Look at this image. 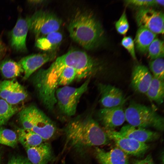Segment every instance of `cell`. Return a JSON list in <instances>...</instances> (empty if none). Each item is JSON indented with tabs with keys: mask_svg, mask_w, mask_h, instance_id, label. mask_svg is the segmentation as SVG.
<instances>
[{
	"mask_svg": "<svg viewBox=\"0 0 164 164\" xmlns=\"http://www.w3.org/2000/svg\"><path fill=\"white\" fill-rule=\"evenodd\" d=\"M2 156V153L1 149L0 147V164H1V161Z\"/></svg>",
	"mask_w": 164,
	"mask_h": 164,
	"instance_id": "e575fe53",
	"label": "cell"
},
{
	"mask_svg": "<svg viewBox=\"0 0 164 164\" xmlns=\"http://www.w3.org/2000/svg\"><path fill=\"white\" fill-rule=\"evenodd\" d=\"M67 29L72 39L87 50L97 47L104 40L103 27L91 12L76 13L70 21Z\"/></svg>",
	"mask_w": 164,
	"mask_h": 164,
	"instance_id": "3957f363",
	"label": "cell"
},
{
	"mask_svg": "<svg viewBox=\"0 0 164 164\" xmlns=\"http://www.w3.org/2000/svg\"><path fill=\"white\" fill-rule=\"evenodd\" d=\"M18 118L23 128L34 132L44 141L50 139L56 132L55 124L34 105H30L21 109L18 113Z\"/></svg>",
	"mask_w": 164,
	"mask_h": 164,
	"instance_id": "277c9868",
	"label": "cell"
},
{
	"mask_svg": "<svg viewBox=\"0 0 164 164\" xmlns=\"http://www.w3.org/2000/svg\"><path fill=\"white\" fill-rule=\"evenodd\" d=\"M135 19L139 27L145 28L157 34L164 33V14L149 8H141L137 12Z\"/></svg>",
	"mask_w": 164,
	"mask_h": 164,
	"instance_id": "ba28073f",
	"label": "cell"
},
{
	"mask_svg": "<svg viewBox=\"0 0 164 164\" xmlns=\"http://www.w3.org/2000/svg\"><path fill=\"white\" fill-rule=\"evenodd\" d=\"M55 52L31 55L22 58L19 62L23 70L24 80H26L38 69L55 57Z\"/></svg>",
	"mask_w": 164,
	"mask_h": 164,
	"instance_id": "7c38bea8",
	"label": "cell"
},
{
	"mask_svg": "<svg viewBox=\"0 0 164 164\" xmlns=\"http://www.w3.org/2000/svg\"><path fill=\"white\" fill-rule=\"evenodd\" d=\"M7 50V48L5 44L0 39V59L5 54Z\"/></svg>",
	"mask_w": 164,
	"mask_h": 164,
	"instance_id": "d6a6232c",
	"label": "cell"
},
{
	"mask_svg": "<svg viewBox=\"0 0 164 164\" xmlns=\"http://www.w3.org/2000/svg\"><path fill=\"white\" fill-rule=\"evenodd\" d=\"M115 27L117 31L121 34L125 35L128 32L129 25L125 11L116 22Z\"/></svg>",
	"mask_w": 164,
	"mask_h": 164,
	"instance_id": "83f0119b",
	"label": "cell"
},
{
	"mask_svg": "<svg viewBox=\"0 0 164 164\" xmlns=\"http://www.w3.org/2000/svg\"><path fill=\"white\" fill-rule=\"evenodd\" d=\"M0 72L2 76L8 79L14 78L24 72L21 64L11 60H6L0 63Z\"/></svg>",
	"mask_w": 164,
	"mask_h": 164,
	"instance_id": "603a6c76",
	"label": "cell"
},
{
	"mask_svg": "<svg viewBox=\"0 0 164 164\" xmlns=\"http://www.w3.org/2000/svg\"><path fill=\"white\" fill-rule=\"evenodd\" d=\"M147 52L149 57L152 60L163 58L164 53L163 41L155 38L149 46Z\"/></svg>",
	"mask_w": 164,
	"mask_h": 164,
	"instance_id": "484cf974",
	"label": "cell"
},
{
	"mask_svg": "<svg viewBox=\"0 0 164 164\" xmlns=\"http://www.w3.org/2000/svg\"><path fill=\"white\" fill-rule=\"evenodd\" d=\"M156 34L145 28L139 27L135 38L137 50L142 53L148 51L149 46L156 38Z\"/></svg>",
	"mask_w": 164,
	"mask_h": 164,
	"instance_id": "ffe728a7",
	"label": "cell"
},
{
	"mask_svg": "<svg viewBox=\"0 0 164 164\" xmlns=\"http://www.w3.org/2000/svg\"><path fill=\"white\" fill-rule=\"evenodd\" d=\"M90 79L89 77L78 87L65 86L57 89L55 92L56 104L63 114L68 116L75 114L81 97L88 89Z\"/></svg>",
	"mask_w": 164,
	"mask_h": 164,
	"instance_id": "8992f818",
	"label": "cell"
},
{
	"mask_svg": "<svg viewBox=\"0 0 164 164\" xmlns=\"http://www.w3.org/2000/svg\"><path fill=\"white\" fill-rule=\"evenodd\" d=\"M17 132L18 140L25 148L39 145L44 141L39 135L29 130L18 128Z\"/></svg>",
	"mask_w": 164,
	"mask_h": 164,
	"instance_id": "44dd1931",
	"label": "cell"
},
{
	"mask_svg": "<svg viewBox=\"0 0 164 164\" xmlns=\"http://www.w3.org/2000/svg\"><path fill=\"white\" fill-rule=\"evenodd\" d=\"M18 141L17 135L14 131L0 127V144L14 148Z\"/></svg>",
	"mask_w": 164,
	"mask_h": 164,
	"instance_id": "d4e9b609",
	"label": "cell"
},
{
	"mask_svg": "<svg viewBox=\"0 0 164 164\" xmlns=\"http://www.w3.org/2000/svg\"><path fill=\"white\" fill-rule=\"evenodd\" d=\"M66 144L81 150L109 143L106 132L91 116L77 117L70 121L65 129Z\"/></svg>",
	"mask_w": 164,
	"mask_h": 164,
	"instance_id": "7a4b0ae2",
	"label": "cell"
},
{
	"mask_svg": "<svg viewBox=\"0 0 164 164\" xmlns=\"http://www.w3.org/2000/svg\"><path fill=\"white\" fill-rule=\"evenodd\" d=\"M95 67L94 59L85 52L71 50L58 57L48 68L36 72L34 81L42 93L53 96L59 86H67L75 80L90 77Z\"/></svg>",
	"mask_w": 164,
	"mask_h": 164,
	"instance_id": "6da1fadb",
	"label": "cell"
},
{
	"mask_svg": "<svg viewBox=\"0 0 164 164\" xmlns=\"http://www.w3.org/2000/svg\"><path fill=\"white\" fill-rule=\"evenodd\" d=\"M149 68L155 78L164 80V65L163 58H159L152 60L149 63Z\"/></svg>",
	"mask_w": 164,
	"mask_h": 164,
	"instance_id": "4316f807",
	"label": "cell"
},
{
	"mask_svg": "<svg viewBox=\"0 0 164 164\" xmlns=\"http://www.w3.org/2000/svg\"><path fill=\"white\" fill-rule=\"evenodd\" d=\"M95 151L101 164H129L127 155L117 147L108 151L97 147Z\"/></svg>",
	"mask_w": 164,
	"mask_h": 164,
	"instance_id": "2e32d148",
	"label": "cell"
},
{
	"mask_svg": "<svg viewBox=\"0 0 164 164\" xmlns=\"http://www.w3.org/2000/svg\"><path fill=\"white\" fill-rule=\"evenodd\" d=\"M47 163H40V164H47Z\"/></svg>",
	"mask_w": 164,
	"mask_h": 164,
	"instance_id": "d590c367",
	"label": "cell"
},
{
	"mask_svg": "<svg viewBox=\"0 0 164 164\" xmlns=\"http://www.w3.org/2000/svg\"><path fill=\"white\" fill-rule=\"evenodd\" d=\"M29 28V18H20L17 20L11 35V46L15 50L26 51V38Z\"/></svg>",
	"mask_w": 164,
	"mask_h": 164,
	"instance_id": "5bb4252c",
	"label": "cell"
},
{
	"mask_svg": "<svg viewBox=\"0 0 164 164\" xmlns=\"http://www.w3.org/2000/svg\"><path fill=\"white\" fill-rule=\"evenodd\" d=\"M42 0H30L29 1V2L32 4H38L43 2Z\"/></svg>",
	"mask_w": 164,
	"mask_h": 164,
	"instance_id": "836d02e7",
	"label": "cell"
},
{
	"mask_svg": "<svg viewBox=\"0 0 164 164\" xmlns=\"http://www.w3.org/2000/svg\"><path fill=\"white\" fill-rule=\"evenodd\" d=\"M145 94L152 101L159 104H162L164 100V80L152 76L150 84Z\"/></svg>",
	"mask_w": 164,
	"mask_h": 164,
	"instance_id": "7402d4cb",
	"label": "cell"
},
{
	"mask_svg": "<svg viewBox=\"0 0 164 164\" xmlns=\"http://www.w3.org/2000/svg\"><path fill=\"white\" fill-rule=\"evenodd\" d=\"M134 164H155L152 155L149 154L144 159L135 161Z\"/></svg>",
	"mask_w": 164,
	"mask_h": 164,
	"instance_id": "1f68e13d",
	"label": "cell"
},
{
	"mask_svg": "<svg viewBox=\"0 0 164 164\" xmlns=\"http://www.w3.org/2000/svg\"><path fill=\"white\" fill-rule=\"evenodd\" d=\"M7 164H32L27 158L20 156H13Z\"/></svg>",
	"mask_w": 164,
	"mask_h": 164,
	"instance_id": "4dcf8cb0",
	"label": "cell"
},
{
	"mask_svg": "<svg viewBox=\"0 0 164 164\" xmlns=\"http://www.w3.org/2000/svg\"><path fill=\"white\" fill-rule=\"evenodd\" d=\"M29 28L36 39L59 31L62 21L54 14L42 10L36 12L29 18Z\"/></svg>",
	"mask_w": 164,
	"mask_h": 164,
	"instance_id": "52a82bcc",
	"label": "cell"
},
{
	"mask_svg": "<svg viewBox=\"0 0 164 164\" xmlns=\"http://www.w3.org/2000/svg\"><path fill=\"white\" fill-rule=\"evenodd\" d=\"M19 111V107L11 105L0 98V127L5 125Z\"/></svg>",
	"mask_w": 164,
	"mask_h": 164,
	"instance_id": "cb8c5ba5",
	"label": "cell"
},
{
	"mask_svg": "<svg viewBox=\"0 0 164 164\" xmlns=\"http://www.w3.org/2000/svg\"><path fill=\"white\" fill-rule=\"evenodd\" d=\"M27 159L32 164L47 163L52 158V150L50 145L43 143L35 146L25 148Z\"/></svg>",
	"mask_w": 164,
	"mask_h": 164,
	"instance_id": "ac0fdd59",
	"label": "cell"
},
{
	"mask_svg": "<svg viewBox=\"0 0 164 164\" xmlns=\"http://www.w3.org/2000/svg\"><path fill=\"white\" fill-rule=\"evenodd\" d=\"M119 132L124 136L145 143L156 140L160 136L157 132L129 124L123 126Z\"/></svg>",
	"mask_w": 164,
	"mask_h": 164,
	"instance_id": "e0dca14e",
	"label": "cell"
},
{
	"mask_svg": "<svg viewBox=\"0 0 164 164\" xmlns=\"http://www.w3.org/2000/svg\"><path fill=\"white\" fill-rule=\"evenodd\" d=\"M99 119L105 129L113 130L121 125L125 120L122 106L103 108L98 113Z\"/></svg>",
	"mask_w": 164,
	"mask_h": 164,
	"instance_id": "4fadbf2b",
	"label": "cell"
},
{
	"mask_svg": "<svg viewBox=\"0 0 164 164\" xmlns=\"http://www.w3.org/2000/svg\"><path fill=\"white\" fill-rule=\"evenodd\" d=\"M101 95L100 102L103 108L122 106L126 99L122 91L111 85L102 83L98 85Z\"/></svg>",
	"mask_w": 164,
	"mask_h": 164,
	"instance_id": "8fae6325",
	"label": "cell"
},
{
	"mask_svg": "<svg viewBox=\"0 0 164 164\" xmlns=\"http://www.w3.org/2000/svg\"><path fill=\"white\" fill-rule=\"evenodd\" d=\"M62 34L59 31L52 32L36 39V46L43 51L54 52L61 43Z\"/></svg>",
	"mask_w": 164,
	"mask_h": 164,
	"instance_id": "d6986e66",
	"label": "cell"
},
{
	"mask_svg": "<svg viewBox=\"0 0 164 164\" xmlns=\"http://www.w3.org/2000/svg\"><path fill=\"white\" fill-rule=\"evenodd\" d=\"M121 44L128 50L132 58L134 60H136L135 44L132 37L130 36L124 37L121 40Z\"/></svg>",
	"mask_w": 164,
	"mask_h": 164,
	"instance_id": "f1b7e54d",
	"label": "cell"
},
{
	"mask_svg": "<svg viewBox=\"0 0 164 164\" xmlns=\"http://www.w3.org/2000/svg\"><path fill=\"white\" fill-rule=\"evenodd\" d=\"M125 111V120L129 125L136 127H151L162 131L164 118L152 108L132 102Z\"/></svg>",
	"mask_w": 164,
	"mask_h": 164,
	"instance_id": "5b68a950",
	"label": "cell"
},
{
	"mask_svg": "<svg viewBox=\"0 0 164 164\" xmlns=\"http://www.w3.org/2000/svg\"><path fill=\"white\" fill-rule=\"evenodd\" d=\"M28 96L25 88L15 79L0 81V98L9 104L16 105Z\"/></svg>",
	"mask_w": 164,
	"mask_h": 164,
	"instance_id": "30bf717a",
	"label": "cell"
},
{
	"mask_svg": "<svg viewBox=\"0 0 164 164\" xmlns=\"http://www.w3.org/2000/svg\"><path fill=\"white\" fill-rule=\"evenodd\" d=\"M105 129L109 139L114 141L116 147L127 155L140 156L144 154L149 148L146 143L124 136L119 132L114 130Z\"/></svg>",
	"mask_w": 164,
	"mask_h": 164,
	"instance_id": "9c48e42d",
	"label": "cell"
},
{
	"mask_svg": "<svg viewBox=\"0 0 164 164\" xmlns=\"http://www.w3.org/2000/svg\"><path fill=\"white\" fill-rule=\"evenodd\" d=\"M152 78V76L147 67L141 64L137 65L132 70L131 85L135 91L145 94Z\"/></svg>",
	"mask_w": 164,
	"mask_h": 164,
	"instance_id": "9a60e30c",
	"label": "cell"
},
{
	"mask_svg": "<svg viewBox=\"0 0 164 164\" xmlns=\"http://www.w3.org/2000/svg\"><path fill=\"white\" fill-rule=\"evenodd\" d=\"M125 2L127 4L141 8L158 5L157 0H128Z\"/></svg>",
	"mask_w": 164,
	"mask_h": 164,
	"instance_id": "f546056e",
	"label": "cell"
}]
</instances>
